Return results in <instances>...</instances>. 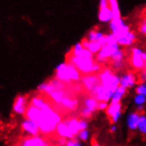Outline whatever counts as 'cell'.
Returning a JSON list of instances; mask_svg holds the SVG:
<instances>
[{
	"label": "cell",
	"mask_w": 146,
	"mask_h": 146,
	"mask_svg": "<svg viewBox=\"0 0 146 146\" xmlns=\"http://www.w3.org/2000/svg\"><path fill=\"white\" fill-rule=\"evenodd\" d=\"M80 57H82V58H93V54L90 52L89 50L84 49L82 50V52Z\"/></svg>",
	"instance_id": "cell-34"
},
{
	"label": "cell",
	"mask_w": 146,
	"mask_h": 146,
	"mask_svg": "<svg viewBox=\"0 0 146 146\" xmlns=\"http://www.w3.org/2000/svg\"><path fill=\"white\" fill-rule=\"evenodd\" d=\"M56 135L58 137H62V138H66V139H74V135L72 133V131L70 130L69 127L66 125V123L65 121H61L56 128Z\"/></svg>",
	"instance_id": "cell-10"
},
{
	"label": "cell",
	"mask_w": 146,
	"mask_h": 146,
	"mask_svg": "<svg viewBox=\"0 0 146 146\" xmlns=\"http://www.w3.org/2000/svg\"><path fill=\"white\" fill-rule=\"evenodd\" d=\"M121 103H111L106 109V114L111 123H116L121 114Z\"/></svg>",
	"instance_id": "cell-7"
},
{
	"label": "cell",
	"mask_w": 146,
	"mask_h": 146,
	"mask_svg": "<svg viewBox=\"0 0 146 146\" xmlns=\"http://www.w3.org/2000/svg\"><path fill=\"white\" fill-rule=\"evenodd\" d=\"M66 146H82L81 143L78 142V140L74 138V139H71V140H68L67 141V143H66Z\"/></svg>",
	"instance_id": "cell-36"
},
{
	"label": "cell",
	"mask_w": 146,
	"mask_h": 146,
	"mask_svg": "<svg viewBox=\"0 0 146 146\" xmlns=\"http://www.w3.org/2000/svg\"><path fill=\"white\" fill-rule=\"evenodd\" d=\"M140 115H141V113H139L138 111H135V113L129 114V116L127 118V125H128L129 130L135 131L136 128H138Z\"/></svg>",
	"instance_id": "cell-19"
},
{
	"label": "cell",
	"mask_w": 146,
	"mask_h": 146,
	"mask_svg": "<svg viewBox=\"0 0 146 146\" xmlns=\"http://www.w3.org/2000/svg\"><path fill=\"white\" fill-rule=\"evenodd\" d=\"M126 89L121 87V86H119V87L117 89V90L114 92L113 98H111V103H121V100L122 98V97L125 95L126 93Z\"/></svg>",
	"instance_id": "cell-25"
},
{
	"label": "cell",
	"mask_w": 146,
	"mask_h": 146,
	"mask_svg": "<svg viewBox=\"0 0 146 146\" xmlns=\"http://www.w3.org/2000/svg\"><path fill=\"white\" fill-rule=\"evenodd\" d=\"M82 83L83 88L90 94L95 90L99 85H101V81L98 74H90L87 75H83L82 76Z\"/></svg>",
	"instance_id": "cell-4"
},
{
	"label": "cell",
	"mask_w": 146,
	"mask_h": 146,
	"mask_svg": "<svg viewBox=\"0 0 146 146\" xmlns=\"http://www.w3.org/2000/svg\"><path fill=\"white\" fill-rule=\"evenodd\" d=\"M146 102V97L143 95H136L135 98V103L137 106H143Z\"/></svg>",
	"instance_id": "cell-31"
},
{
	"label": "cell",
	"mask_w": 146,
	"mask_h": 146,
	"mask_svg": "<svg viewBox=\"0 0 146 146\" xmlns=\"http://www.w3.org/2000/svg\"><path fill=\"white\" fill-rule=\"evenodd\" d=\"M24 115L27 119H30V121L38 122V121L42 117V110L29 104Z\"/></svg>",
	"instance_id": "cell-13"
},
{
	"label": "cell",
	"mask_w": 146,
	"mask_h": 146,
	"mask_svg": "<svg viewBox=\"0 0 146 146\" xmlns=\"http://www.w3.org/2000/svg\"><path fill=\"white\" fill-rule=\"evenodd\" d=\"M137 95H143L146 97V83H141L136 88Z\"/></svg>",
	"instance_id": "cell-30"
},
{
	"label": "cell",
	"mask_w": 146,
	"mask_h": 146,
	"mask_svg": "<svg viewBox=\"0 0 146 146\" xmlns=\"http://www.w3.org/2000/svg\"><path fill=\"white\" fill-rule=\"evenodd\" d=\"M83 50H84V48L82 47L81 42H79V44H76L71 49V50L69 51L68 55H72V56H75V57H80Z\"/></svg>",
	"instance_id": "cell-28"
},
{
	"label": "cell",
	"mask_w": 146,
	"mask_h": 146,
	"mask_svg": "<svg viewBox=\"0 0 146 146\" xmlns=\"http://www.w3.org/2000/svg\"><path fill=\"white\" fill-rule=\"evenodd\" d=\"M84 107L89 109L91 111L92 113H94L96 110H98V101H97L95 98H93L91 97H88L84 99Z\"/></svg>",
	"instance_id": "cell-23"
},
{
	"label": "cell",
	"mask_w": 146,
	"mask_h": 146,
	"mask_svg": "<svg viewBox=\"0 0 146 146\" xmlns=\"http://www.w3.org/2000/svg\"><path fill=\"white\" fill-rule=\"evenodd\" d=\"M98 19L100 21H111L113 19V13H111L110 6L107 7H100L99 9V13H98Z\"/></svg>",
	"instance_id": "cell-20"
},
{
	"label": "cell",
	"mask_w": 146,
	"mask_h": 146,
	"mask_svg": "<svg viewBox=\"0 0 146 146\" xmlns=\"http://www.w3.org/2000/svg\"><path fill=\"white\" fill-rule=\"evenodd\" d=\"M30 104L34 106H36L39 109H44L48 106H51L50 104V102L48 100H46L44 98H42L40 96H36V97H34L31 99V103Z\"/></svg>",
	"instance_id": "cell-22"
},
{
	"label": "cell",
	"mask_w": 146,
	"mask_h": 146,
	"mask_svg": "<svg viewBox=\"0 0 146 146\" xmlns=\"http://www.w3.org/2000/svg\"><path fill=\"white\" fill-rule=\"evenodd\" d=\"M22 146H50L47 140L42 138L40 135L28 137L21 143Z\"/></svg>",
	"instance_id": "cell-11"
},
{
	"label": "cell",
	"mask_w": 146,
	"mask_h": 146,
	"mask_svg": "<svg viewBox=\"0 0 146 146\" xmlns=\"http://www.w3.org/2000/svg\"><path fill=\"white\" fill-rule=\"evenodd\" d=\"M55 78L62 82L65 84H69L72 82L71 72H70V64L65 62L58 65L56 68Z\"/></svg>",
	"instance_id": "cell-5"
},
{
	"label": "cell",
	"mask_w": 146,
	"mask_h": 146,
	"mask_svg": "<svg viewBox=\"0 0 146 146\" xmlns=\"http://www.w3.org/2000/svg\"><path fill=\"white\" fill-rule=\"evenodd\" d=\"M139 31L141 34H143V35H146V19H144L141 22V24L139 26Z\"/></svg>",
	"instance_id": "cell-35"
},
{
	"label": "cell",
	"mask_w": 146,
	"mask_h": 146,
	"mask_svg": "<svg viewBox=\"0 0 146 146\" xmlns=\"http://www.w3.org/2000/svg\"><path fill=\"white\" fill-rule=\"evenodd\" d=\"M60 106L68 111H75L77 109V107H78V101H77V99L73 98L66 95L63 98Z\"/></svg>",
	"instance_id": "cell-17"
},
{
	"label": "cell",
	"mask_w": 146,
	"mask_h": 146,
	"mask_svg": "<svg viewBox=\"0 0 146 146\" xmlns=\"http://www.w3.org/2000/svg\"><path fill=\"white\" fill-rule=\"evenodd\" d=\"M78 137L79 139L82 140V141H87L88 137H89V131L88 130H82L78 134Z\"/></svg>",
	"instance_id": "cell-33"
},
{
	"label": "cell",
	"mask_w": 146,
	"mask_h": 146,
	"mask_svg": "<svg viewBox=\"0 0 146 146\" xmlns=\"http://www.w3.org/2000/svg\"><path fill=\"white\" fill-rule=\"evenodd\" d=\"M109 6L110 9L113 13V20H119L121 19V12H119V5L116 0H109Z\"/></svg>",
	"instance_id": "cell-24"
},
{
	"label": "cell",
	"mask_w": 146,
	"mask_h": 146,
	"mask_svg": "<svg viewBox=\"0 0 146 146\" xmlns=\"http://www.w3.org/2000/svg\"><path fill=\"white\" fill-rule=\"evenodd\" d=\"M91 146H100L99 145V143H98V141L95 139V137L92 139V141H91Z\"/></svg>",
	"instance_id": "cell-40"
},
{
	"label": "cell",
	"mask_w": 146,
	"mask_h": 146,
	"mask_svg": "<svg viewBox=\"0 0 146 146\" xmlns=\"http://www.w3.org/2000/svg\"><path fill=\"white\" fill-rule=\"evenodd\" d=\"M21 127L24 132H27L32 136H37L41 133L37 122L30 121V119H26L21 124Z\"/></svg>",
	"instance_id": "cell-9"
},
{
	"label": "cell",
	"mask_w": 146,
	"mask_h": 146,
	"mask_svg": "<svg viewBox=\"0 0 146 146\" xmlns=\"http://www.w3.org/2000/svg\"><path fill=\"white\" fill-rule=\"evenodd\" d=\"M108 104L106 102H98V110H105L107 109Z\"/></svg>",
	"instance_id": "cell-39"
},
{
	"label": "cell",
	"mask_w": 146,
	"mask_h": 146,
	"mask_svg": "<svg viewBox=\"0 0 146 146\" xmlns=\"http://www.w3.org/2000/svg\"><path fill=\"white\" fill-rule=\"evenodd\" d=\"M118 44L121 46H130L135 41V35L134 32H127L123 35L116 37Z\"/></svg>",
	"instance_id": "cell-14"
},
{
	"label": "cell",
	"mask_w": 146,
	"mask_h": 146,
	"mask_svg": "<svg viewBox=\"0 0 146 146\" xmlns=\"http://www.w3.org/2000/svg\"><path fill=\"white\" fill-rule=\"evenodd\" d=\"M81 44L84 49L89 50L92 54L98 53L102 49V45L99 42H89L87 38L82 39Z\"/></svg>",
	"instance_id": "cell-15"
},
{
	"label": "cell",
	"mask_w": 146,
	"mask_h": 146,
	"mask_svg": "<svg viewBox=\"0 0 146 146\" xmlns=\"http://www.w3.org/2000/svg\"><path fill=\"white\" fill-rule=\"evenodd\" d=\"M110 28L111 32H113L111 34L115 36V38L127 32H129V27L124 23L122 19L113 20L110 22Z\"/></svg>",
	"instance_id": "cell-6"
},
{
	"label": "cell",
	"mask_w": 146,
	"mask_h": 146,
	"mask_svg": "<svg viewBox=\"0 0 146 146\" xmlns=\"http://www.w3.org/2000/svg\"><path fill=\"white\" fill-rule=\"evenodd\" d=\"M50 146H54V145H50Z\"/></svg>",
	"instance_id": "cell-43"
},
{
	"label": "cell",
	"mask_w": 146,
	"mask_h": 146,
	"mask_svg": "<svg viewBox=\"0 0 146 146\" xmlns=\"http://www.w3.org/2000/svg\"><path fill=\"white\" fill-rule=\"evenodd\" d=\"M87 127H88L87 121H85L84 119H81V121H80V129H81V131L87 130Z\"/></svg>",
	"instance_id": "cell-38"
},
{
	"label": "cell",
	"mask_w": 146,
	"mask_h": 146,
	"mask_svg": "<svg viewBox=\"0 0 146 146\" xmlns=\"http://www.w3.org/2000/svg\"><path fill=\"white\" fill-rule=\"evenodd\" d=\"M66 62L74 66L78 71L84 75L92 74V69L96 63L93 58H85L82 57H75L68 54L66 56Z\"/></svg>",
	"instance_id": "cell-2"
},
{
	"label": "cell",
	"mask_w": 146,
	"mask_h": 146,
	"mask_svg": "<svg viewBox=\"0 0 146 146\" xmlns=\"http://www.w3.org/2000/svg\"><path fill=\"white\" fill-rule=\"evenodd\" d=\"M16 146H22L21 144H19V145H16Z\"/></svg>",
	"instance_id": "cell-42"
},
{
	"label": "cell",
	"mask_w": 146,
	"mask_h": 146,
	"mask_svg": "<svg viewBox=\"0 0 146 146\" xmlns=\"http://www.w3.org/2000/svg\"><path fill=\"white\" fill-rule=\"evenodd\" d=\"M29 105L27 104V99L24 96H18L16 98L14 104H13V111L14 113L18 114H25L26 111H27Z\"/></svg>",
	"instance_id": "cell-12"
},
{
	"label": "cell",
	"mask_w": 146,
	"mask_h": 146,
	"mask_svg": "<svg viewBox=\"0 0 146 146\" xmlns=\"http://www.w3.org/2000/svg\"><path fill=\"white\" fill-rule=\"evenodd\" d=\"M92 111H90L89 109H87V108H85V107H83L82 110H81V116L82 117V118H84V119H89V118H90L91 117V115H92Z\"/></svg>",
	"instance_id": "cell-32"
},
{
	"label": "cell",
	"mask_w": 146,
	"mask_h": 146,
	"mask_svg": "<svg viewBox=\"0 0 146 146\" xmlns=\"http://www.w3.org/2000/svg\"><path fill=\"white\" fill-rule=\"evenodd\" d=\"M138 129L142 134L146 135V116L144 114L140 115V119L138 123Z\"/></svg>",
	"instance_id": "cell-29"
},
{
	"label": "cell",
	"mask_w": 146,
	"mask_h": 146,
	"mask_svg": "<svg viewBox=\"0 0 146 146\" xmlns=\"http://www.w3.org/2000/svg\"><path fill=\"white\" fill-rule=\"evenodd\" d=\"M143 51L139 48H133L131 50V65L136 70L142 71L144 68V61L142 58Z\"/></svg>",
	"instance_id": "cell-8"
},
{
	"label": "cell",
	"mask_w": 146,
	"mask_h": 146,
	"mask_svg": "<svg viewBox=\"0 0 146 146\" xmlns=\"http://www.w3.org/2000/svg\"><path fill=\"white\" fill-rule=\"evenodd\" d=\"M66 125L69 127L70 130L72 131V133L74 134V136L78 135V134L81 132L80 129V119H76V118H69L64 121Z\"/></svg>",
	"instance_id": "cell-18"
},
{
	"label": "cell",
	"mask_w": 146,
	"mask_h": 146,
	"mask_svg": "<svg viewBox=\"0 0 146 146\" xmlns=\"http://www.w3.org/2000/svg\"><path fill=\"white\" fill-rule=\"evenodd\" d=\"M67 140L66 138H62V137H59L57 141V146H66Z\"/></svg>",
	"instance_id": "cell-37"
},
{
	"label": "cell",
	"mask_w": 146,
	"mask_h": 146,
	"mask_svg": "<svg viewBox=\"0 0 146 146\" xmlns=\"http://www.w3.org/2000/svg\"><path fill=\"white\" fill-rule=\"evenodd\" d=\"M62 121V118L58 113L49 106L42 109V117L37 124L40 128L41 134L44 135H50L56 132L57 126Z\"/></svg>",
	"instance_id": "cell-1"
},
{
	"label": "cell",
	"mask_w": 146,
	"mask_h": 146,
	"mask_svg": "<svg viewBox=\"0 0 146 146\" xmlns=\"http://www.w3.org/2000/svg\"><path fill=\"white\" fill-rule=\"evenodd\" d=\"M124 57H125L124 50L119 49V50H117L116 52L113 55V57L110 58L111 63H113V62H122V61H124Z\"/></svg>",
	"instance_id": "cell-27"
},
{
	"label": "cell",
	"mask_w": 146,
	"mask_h": 146,
	"mask_svg": "<svg viewBox=\"0 0 146 146\" xmlns=\"http://www.w3.org/2000/svg\"><path fill=\"white\" fill-rule=\"evenodd\" d=\"M115 130H116V127H115V126H113V127H111V129H110V131H111V133L115 132Z\"/></svg>",
	"instance_id": "cell-41"
},
{
	"label": "cell",
	"mask_w": 146,
	"mask_h": 146,
	"mask_svg": "<svg viewBox=\"0 0 146 146\" xmlns=\"http://www.w3.org/2000/svg\"><path fill=\"white\" fill-rule=\"evenodd\" d=\"M136 82L135 75L132 72H128L126 74H124L121 78V86L126 90L128 88H131Z\"/></svg>",
	"instance_id": "cell-16"
},
{
	"label": "cell",
	"mask_w": 146,
	"mask_h": 146,
	"mask_svg": "<svg viewBox=\"0 0 146 146\" xmlns=\"http://www.w3.org/2000/svg\"><path fill=\"white\" fill-rule=\"evenodd\" d=\"M48 96H49V99L51 102L56 103V104H58V105H60L63 98L66 96V92L65 90H56L54 92H51V93L48 94Z\"/></svg>",
	"instance_id": "cell-21"
},
{
	"label": "cell",
	"mask_w": 146,
	"mask_h": 146,
	"mask_svg": "<svg viewBox=\"0 0 146 146\" xmlns=\"http://www.w3.org/2000/svg\"><path fill=\"white\" fill-rule=\"evenodd\" d=\"M104 34H102L101 32L98 31V30H91L89 35L87 39L89 40V42H99L103 37H104Z\"/></svg>",
	"instance_id": "cell-26"
},
{
	"label": "cell",
	"mask_w": 146,
	"mask_h": 146,
	"mask_svg": "<svg viewBox=\"0 0 146 146\" xmlns=\"http://www.w3.org/2000/svg\"><path fill=\"white\" fill-rule=\"evenodd\" d=\"M119 44H118V42H108L106 45L103 46L101 50L97 55L96 58L97 63L104 64L106 61H108L116 51L119 50Z\"/></svg>",
	"instance_id": "cell-3"
}]
</instances>
